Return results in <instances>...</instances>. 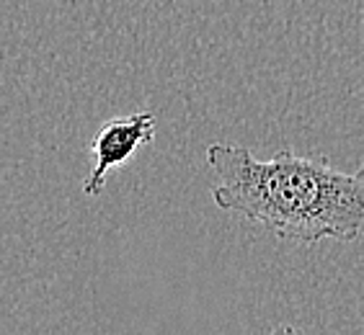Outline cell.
Here are the masks:
<instances>
[{
	"mask_svg": "<svg viewBox=\"0 0 364 335\" xmlns=\"http://www.w3.org/2000/svg\"><path fill=\"white\" fill-rule=\"evenodd\" d=\"M215 173L212 199L223 212L267 227L282 240L354 243L364 235V165L354 173L328 160L300 158L289 147L259 160L243 145L207 147Z\"/></svg>",
	"mask_w": 364,
	"mask_h": 335,
	"instance_id": "obj_1",
	"label": "cell"
},
{
	"mask_svg": "<svg viewBox=\"0 0 364 335\" xmlns=\"http://www.w3.org/2000/svg\"><path fill=\"white\" fill-rule=\"evenodd\" d=\"M153 140H155V116L150 111L117 116V119L106 121L91 145V153L96 158V168L85 178V186H83L85 194L88 196L101 194L106 175L124 165L142 145H150Z\"/></svg>",
	"mask_w": 364,
	"mask_h": 335,
	"instance_id": "obj_2",
	"label": "cell"
},
{
	"mask_svg": "<svg viewBox=\"0 0 364 335\" xmlns=\"http://www.w3.org/2000/svg\"><path fill=\"white\" fill-rule=\"evenodd\" d=\"M269 335H300V333H297L292 325H279V328H274Z\"/></svg>",
	"mask_w": 364,
	"mask_h": 335,
	"instance_id": "obj_3",
	"label": "cell"
}]
</instances>
